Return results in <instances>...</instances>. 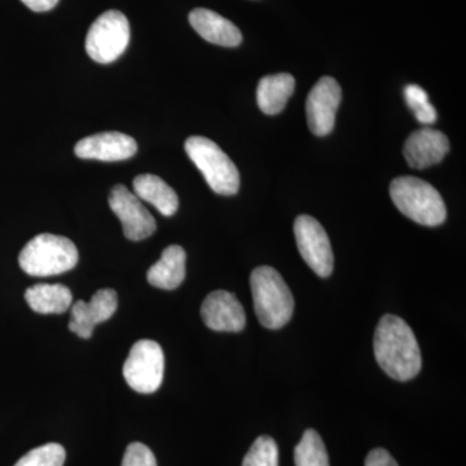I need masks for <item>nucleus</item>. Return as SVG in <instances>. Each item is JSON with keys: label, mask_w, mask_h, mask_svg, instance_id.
Segmentation results:
<instances>
[{"label": "nucleus", "mask_w": 466, "mask_h": 466, "mask_svg": "<svg viewBox=\"0 0 466 466\" xmlns=\"http://www.w3.org/2000/svg\"><path fill=\"white\" fill-rule=\"evenodd\" d=\"M404 97L408 106L415 113L417 121L424 125L437 121V110L429 103V96L424 88L417 85H408L404 88Z\"/></svg>", "instance_id": "obj_23"}, {"label": "nucleus", "mask_w": 466, "mask_h": 466, "mask_svg": "<svg viewBox=\"0 0 466 466\" xmlns=\"http://www.w3.org/2000/svg\"><path fill=\"white\" fill-rule=\"evenodd\" d=\"M164 350L152 339H140L130 350L124 366L127 385L140 394L157 391L164 380Z\"/></svg>", "instance_id": "obj_7"}, {"label": "nucleus", "mask_w": 466, "mask_h": 466, "mask_svg": "<svg viewBox=\"0 0 466 466\" xmlns=\"http://www.w3.org/2000/svg\"><path fill=\"white\" fill-rule=\"evenodd\" d=\"M242 466H279L278 444L268 435H262L251 444Z\"/></svg>", "instance_id": "obj_22"}, {"label": "nucleus", "mask_w": 466, "mask_h": 466, "mask_svg": "<svg viewBox=\"0 0 466 466\" xmlns=\"http://www.w3.org/2000/svg\"><path fill=\"white\" fill-rule=\"evenodd\" d=\"M201 317L207 327L216 332H241L247 324L240 300L227 290L208 294L201 306Z\"/></svg>", "instance_id": "obj_12"}, {"label": "nucleus", "mask_w": 466, "mask_h": 466, "mask_svg": "<svg viewBox=\"0 0 466 466\" xmlns=\"http://www.w3.org/2000/svg\"><path fill=\"white\" fill-rule=\"evenodd\" d=\"M184 148L214 192L223 196L238 192L240 173L218 144L208 137H191L187 139Z\"/></svg>", "instance_id": "obj_5"}, {"label": "nucleus", "mask_w": 466, "mask_h": 466, "mask_svg": "<svg viewBox=\"0 0 466 466\" xmlns=\"http://www.w3.org/2000/svg\"><path fill=\"white\" fill-rule=\"evenodd\" d=\"M449 150V137L441 131L426 127L408 137L403 153L410 167L422 170L440 164Z\"/></svg>", "instance_id": "obj_14"}, {"label": "nucleus", "mask_w": 466, "mask_h": 466, "mask_svg": "<svg viewBox=\"0 0 466 466\" xmlns=\"http://www.w3.org/2000/svg\"><path fill=\"white\" fill-rule=\"evenodd\" d=\"M296 88V79L288 73L267 76L260 79L257 88V103L265 115L276 116L283 112Z\"/></svg>", "instance_id": "obj_18"}, {"label": "nucleus", "mask_w": 466, "mask_h": 466, "mask_svg": "<svg viewBox=\"0 0 466 466\" xmlns=\"http://www.w3.org/2000/svg\"><path fill=\"white\" fill-rule=\"evenodd\" d=\"M373 348L379 366L397 381L412 380L421 370L419 343L403 319L385 315L377 325Z\"/></svg>", "instance_id": "obj_1"}, {"label": "nucleus", "mask_w": 466, "mask_h": 466, "mask_svg": "<svg viewBox=\"0 0 466 466\" xmlns=\"http://www.w3.org/2000/svg\"><path fill=\"white\" fill-rule=\"evenodd\" d=\"M341 99V86L336 79L332 76L319 79L306 101V116L312 134L325 137L332 133Z\"/></svg>", "instance_id": "obj_10"}, {"label": "nucleus", "mask_w": 466, "mask_h": 466, "mask_svg": "<svg viewBox=\"0 0 466 466\" xmlns=\"http://www.w3.org/2000/svg\"><path fill=\"white\" fill-rule=\"evenodd\" d=\"M109 207L121 220L126 238L131 241L148 238L157 229L155 218L142 200L124 184H116L109 193Z\"/></svg>", "instance_id": "obj_9"}, {"label": "nucleus", "mask_w": 466, "mask_h": 466, "mask_svg": "<svg viewBox=\"0 0 466 466\" xmlns=\"http://www.w3.org/2000/svg\"><path fill=\"white\" fill-rule=\"evenodd\" d=\"M296 466H329L327 449L318 431L309 429L294 450Z\"/></svg>", "instance_id": "obj_20"}, {"label": "nucleus", "mask_w": 466, "mask_h": 466, "mask_svg": "<svg viewBox=\"0 0 466 466\" xmlns=\"http://www.w3.org/2000/svg\"><path fill=\"white\" fill-rule=\"evenodd\" d=\"M66 459V449L61 444L47 443L27 452L14 466H63Z\"/></svg>", "instance_id": "obj_21"}, {"label": "nucleus", "mask_w": 466, "mask_h": 466, "mask_svg": "<svg viewBox=\"0 0 466 466\" xmlns=\"http://www.w3.org/2000/svg\"><path fill=\"white\" fill-rule=\"evenodd\" d=\"M75 242L64 236L42 233L27 242L18 257L24 272L30 276H54L75 268L78 263Z\"/></svg>", "instance_id": "obj_3"}, {"label": "nucleus", "mask_w": 466, "mask_h": 466, "mask_svg": "<svg viewBox=\"0 0 466 466\" xmlns=\"http://www.w3.org/2000/svg\"><path fill=\"white\" fill-rule=\"evenodd\" d=\"M254 309L267 329H280L294 311L293 294L281 275L268 266L257 267L250 276Z\"/></svg>", "instance_id": "obj_2"}, {"label": "nucleus", "mask_w": 466, "mask_h": 466, "mask_svg": "<svg viewBox=\"0 0 466 466\" xmlns=\"http://www.w3.org/2000/svg\"><path fill=\"white\" fill-rule=\"evenodd\" d=\"M122 466H157L155 453L146 444L135 441L126 449Z\"/></svg>", "instance_id": "obj_24"}, {"label": "nucleus", "mask_w": 466, "mask_h": 466, "mask_svg": "<svg viewBox=\"0 0 466 466\" xmlns=\"http://www.w3.org/2000/svg\"><path fill=\"white\" fill-rule=\"evenodd\" d=\"M134 193L140 200L149 202L164 217H171L179 208L177 192L167 182L153 174L137 175L134 179Z\"/></svg>", "instance_id": "obj_17"}, {"label": "nucleus", "mask_w": 466, "mask_h": 466, "mask_svg": "<svg viewBox=\"0 0 466 466\" xmlns=\"http://www.w3.org/2000/svg\"><path fill=\"white\" fill-rule=\"evenodd\" d=\"M187 254L179 245H171L162 251L161 258L148 272V283L158 289L174 290L186 279Z\"/></svg>", "instance_id": "obj_16"}, {"label": "nucleus", "mask_w": 466, "mask_h": 466, "mask_svg": "<svg viewBox=\"0 0 466 466\" xmlns=\"http://www.w3.org/2000/svg\"><path fill=\"white\" fill-rule=\"evenodd\" d=\"M294 235L303 260L320 278H328L333 271L332 245L319 220L309 216H299L294 222Z\"/></svg>", "instance_id": "obj_8"}, {"label": "nucleus", "mask_w": 466, "mask_h": 466, "mask_svg": "<svg viewBox=\"0 0 466 466\" xmlns=\"http://www.w3.org/2000/svg\"><path fill=\"white\" fill-rule=\"evenodd\" d=\"M29 308L38 314H64L73 305V294L63 284H36L25 291Z\"/></svg>", "instance_id": "obj_19"}, {"label": "nucleus", "mask_w": 466, "mask_h": 466, "mask_svg": "<svg viewBox=\"0 0 466 466\" xmlns=\"http://www.w3.org/2000/svg\"><path fill=\"white\" fill-rule=\"evenodd\" d=\"M366 466H398L388 451L376 449L368 453Z\"/></svg>", "instance_id": "obj_25"}, {"label": "nucleus", "mask_w": 466, "mask_h": 466, "mask_svg": "<svg viewBox=\"0 0 466 466\" xmlns=\"http://www.w3.org/2000/svg\"><path fill=\"white\" fill-rule=\"evenodd\" d=\"M21 2L34 12H47L56 7L58 0H21Z\"/></svg>", "instance_id": "obj_26"}, {"label": "nucleus", "mask_w": 466, "mask_h": 466, "mask_svg": "<svg viewBox=\"0 0 466 466\" xmlns=\"http://www.w3.org/2000/svg\"><path fill=\"white\" fill-rule=\"evenodd\" d=\"M79 158L97 159V161H125L134 157L137 152V143L134 137L122 133H100L79 140L75 147Z\"/></svg>", "instance_id": "obj_13"}, {"label": "nucleus", "mask_w": 466, "mask_h": 466, "mask_svg": "<svg viewBox=\"0 0 466 466\" xmlns=\"http://www.w3.org/2000/svg\"><path fill=\"white\" fill-rule=\"evenodd\" d=\"M118 308L116 290L100 289L92 296L90 302L79 299L72 305L69 329L81 339H91L97 324L109 320Z\"/></svg>", "instance_id": "obj_11"}, {"label": "nucleus", "mask_w": 466, "mask_h": 466, "mask_svg": "<svg viewBox=\"0 0 466 466\" xmlns=\"http://www.w3.org/2000/svg\"><path fill=\"white\" fill-rule=\"evenodd\" d=\"M189 23L205 41L213 45L223 46V47H238L241 45L240 29L211 9H193L189 14Z\"/></svg>", "instance_id": "obj_15"}, {"label": "nucleus", "mask_w": 466, "mask_h": 466, "mask_svg": "<svg viewBox=\"0 0 466 466\" xmlns=\"http://www.w3.org/2000/svg\"><path fill=\"white\" fill-rule=\"evenodd\" d=\"M390 195L398 210L419 225L435 227L446 220V205L441 193L425 180L397 177L390 184Z\"/></svg>", "instance_id": "obj_4"}, {"label": "nucleus", "mask_w": 466, "mask_h": 466, "mask_svg": "<svg viewBox=\"0 0 466 466\" xmlns=\"http://www.w3.org/2000/svg\"><path fill=\"white\" fill-rule=\"evenodd\" d=\"M130 43V24L122 12L106 11L92 24L86 36V51L92 60L110 64Z\"/></svg>", "instance_id": "obj_6"}]
</instances>
